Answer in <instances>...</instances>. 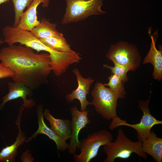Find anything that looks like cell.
<instances>
[{
	"mask_svg": "<svg viewBox=\"0 0 162 162\" xmlns=\"http://www.w3.org/2000/svg\"><path fill=\"white\" fill-rule=\"evenodd\" d=\"M33 50L14 44L0 51V61L12 72L13 81L23 83L32 90L46 82L52 71L49 54H36Z\"/></svg>",
	"mask_w": 162,
	"mask_h": 162,
	"instance_id": "6da1fadb",
	"label": "cell"
},
{
	"mask_svg": "<svg viewBox=\"0 0 162 162\" xmlns=\"http://www.w3.org/2000/svg\"><path fill=\"white\" fill-rule=\"evenodd\" d=\"M4 41L8 46L19 43L34 49L38 52L43 51L49 54L51 62L56 63L62 58L63 53L53 50L44 44L33 35L30 31L21 29L18 27L8 25L3 28Z\"/></svg>",
	"mask_w": 162,
	"mask_h": 162,
	"instance_id": "7a4b0ae2",
	"label": "cell"
},
{
	"mask_svg": "<svg viewBox=\"0 0 162 162\" xmlns=\"http://www.w3.org/2000/svg\"><path fill=\"white\" fill-rule=\"evenodd\" d=\"M104 151L106 157L104 162H113L117 158L126 159L132 153H135L145 160L147 155L142 151V142L132 141L128 138L121 128L118 130L117 138L104 146Z\"/></svg>",
	"mask_w": 162,
	"mask_h": 162,
	"instance_id": "3957f363",
	"label": "cell"
},
{
	"mask_svg": "<svg viewBox=\"0 0 162 162\" xmlns=\"http://www.w3.org/2000/svg\"><path fill=\"white\" fill-rule=\"evenodd\" d=\"M103 0H65V11L61 23L65 25L84 20L90 16L106 13L101 8Z\"/></svg>",
	"mask_w": 162,
	"mask_h": 162,
	"instance_id": "277c9868",
	"label": "cell"
},
{
	"mask_svg": "<svg viewBox=\"0 0 162 162\" xmlns=\"http://www.w3.org/2000/svg\"><path fill=\"white\" fill-rule=\"evenodd\" d=\"M91 102L96 111L103 118L110 121L118 117L116 108L118 98L109 87L100 82L95 85L92 92Z\"/></svg>",
	"mask_w": 162,
	"mask_h": 162,
	"instance_id": "5b68a950",
	"label": "cell"
},
{
	"mask_svg": "<svg viewBox=\"0 0 162 162\" xmlns=\"http://www.w3.org/2000/svg\"><path fill=\"white\" fill-rule=\"evenodd\" d=\"M150 98V95L147 100H141L139 101L138 108L143 112L142 116L139 123L135 124H129L118 116L112 120L109 129L112 130L121 126L131 128L136 131L138 141L142 142L150 134L151 129L154 125L162 124V121L157 119L151 113L149 107Z\"/></svg>",
	"mask_w": 162,
	"mask_h": 162,
	"instance_id": "8992f818",
	"label": "cell"
},
{
	"mask_svg": "<svg viewBox=\"0 0 162 162\" xmlns=\"http://www.w3.org/2000/svg\"><path fill=\"white\" fill-rule=\"evenodd\" d=\"M108 59L116 64L134 71L140 67L141 57L137 47L124 41L112 44L106 55Z\"/></svg>",
	"mask_w": 162,
	"mask_h": 162,
	"instance_id": "52a82bcc",
	"label": "cell"
},
{
	"mask_svg": "<svg viewBox=\"0 0 162 162\" xmlns=\"http://www.w3.org/2000/svg\"><path fill=\"white\" fill-rule=\"evenodd\" d=\"M113 136L109 131L102 130L89 134L80 141L79 154L73 155L76 162H89L97 155L100 148L112 141Z\"/></svg>",
	"mask_w": 162,
	"mask_h": 162,
	"instance_id": "ba28073f",
	"label": "cell"
},
{
	"mask_svg": "<svg viewBox=\"0 0 162 162\" xmlns=\"http://www.w3.org/2000/svg\"><path fill=\"white\" fill-rule=\"evenodd\" d=\"M70 111L72 117L71 131L70 142L68 145L69 152L73 155L80 149V142L79 140L78 135L82 129L86 127L90 122L88 117V111H79L75 106L71 107Z\"/></svg>",
	"mask_w": 162,
	"mask_h": 162,
	"instance_id": "9c48e42d",
	"label": "cell"
},
{
	"mask_svg": "<svg viewBox=\"0 0 162 162\" xmlns=\"http://www.w3.org/2000/svg\"><path fill=\"white\" fill-rule=\"evenodd\" d=\"M73 72L76 78L78 86L71 93L66 95V99L68 102H71L75 99H78L80 103V111H86L87 106L89 104L91 105V103L87 99V95L89 94L90 86L94 80L90 77L84 78L77 68L74 69Z\"/></svg>",
	"mask_w": 162,
	"mask_h": 162,
	"instance_id": "30bf717a",
	"label": "cell"
},
{
	"mask_svg": "<svg viewBox=\"0 0 162 162\" xmlns=\"http://www.w3.org/2000/svg\"><path fill=\"white\" fill-rule=\"evenodd\" d=\"M8 85L9 91L3 97L2 102L0 104V110L3 108L7 102L19 98L22 99L23 104L22 106L25 108H31L35 105V102L33 99H27L28 96H31L32 90L24 83L13 81L8 82Z\"/></svg>",
	"mask_w": 162,
	"mask_h": 162,
	"instance_id": "8fae6325",
	"label": "cell"
},
{
	"mask_svg": "<svg viewBox=\"0 0 162 162\" xmlns=\"http://www.w3.org/2000/svg\"><path fill=\"white\" fill-rule=\"evenodd\" d=\"M38 128L37 131L31 137L26 139V142L31 141L33 138H35L39 134H43L46 135L56 143L58 151L64 152L68 149L69 144L56 134L46 124L44 120L43 112V106L39 105L37 108Z\"/></svg>",
	"mask_w": 162,
	"mask_h": 162,
	"instance_id": "7c38bea8",
	"label": "cell"
},
{
	"mask_svg": "<svg viewBox=\"0 0 162 162\" xmlns=\"http://www.w3.org/2000/svg\"><path fill=\"white\" fill-rule=\"evenodd\" d=\"M49 3L50 0H33L27 10L20 16L17 27L22 30L30 31L40 22V21L38 20L37 15L38 6L42 4V7L46 8Z\"/></svg>",
	"mask_w": 162,
	"mask_h": 162,
	"instance_id": "4fadbf2b",
	"label": "cell"
},
{
	"mask_svg": "<svg viewBox=\"0 0 162 162\" xmlns=\"http://www.w3.org/2000/svg\"><path fill=\"white\" fill-rule=\"evenodd\" d=\"M148 33L151 40L150 48L143 64L151 63L154 67L152 73L154 79L161 81L162 79V50L161 48L158 50L155 46L157 32H156L154 36L151 35L149 32Z\"/></svg>",
	"mask_w": 162,
	"mask_h": 162,
	"instance_id": "5bb4252c",
	"label": "cell"
},
{
	"mask_svg": "<svg viewBox=\"0 0 162 162\" xmlns=\"http://www.w3.org/2000/svg\"><path fill=\"white\" fill-rule=\"evenodd\" d=\"M23 111L22 110L20 109L18 116L16 122V124L19 129V133L16 140L10 146H7L2 149L0 152V162H14L17 154V148L22 145L27 139L25 134L21 130L20 125L21 117Z\"/></svg>",
	"mask_w": 162,
	"mask_h": 162,
	"instance_id": "9a60e30c",
	"label": "cell"
},
{
	"mask_svg": "<svg viewBox=\"0 0 162 162\" xmlns=\"http://www.w3.org/2000/svg\"><path fill=\"white\" fill-rule=\"evenodd\" d=\"M44 116L49 122L50 128L58 136L66 141L70 139L71 131V121L67 119H57L46 109Z\"/></svg>",
	"mask_w": 162,
	"mask_h": 162,
	"instance_id": "2e32d148",
	"label": "cell"
},
{
	"mask_svg": "<svg viewBox=\"0 0 162 162\" xmlns=\"http://www.w3.org/2000/svg\"><path fill=\"white\" fill-rule=\"evenodd\" d=\"M143 151L152 156L157 162L162 160V138L158 137L153 131L142 142Z\"/></svg>",
	"mask_w": 162,
	"mask_h": 162,
	"instance_id": "e0dca14e",
	"label": "cell"
},
{
	"mask_svg": "<svg viewBox=\"0 0 162 162\" xmlns=\"http://www.w3.org/2000/svg\"><path fill=\"white\" fill-rule=\"evenodd\" d=\"M56 24L51 23L49 20L43 18L40 23L34 27L30 31L31 33L38 39L49 37H61L63 36L62 33L56 29Z\"/></svg>",
	"mask_w": 162,
	"mask_h": 162,
	"instance_id": "ac0fdd59",
	"label": "cell"
},
{
	"mask_svg": "<svg viewBox=\"0 0 162 162\" xmlns=\"http://www.w3.org/2000/svg\"><path fill=\"white\" fill-rule=\"evenodd\" d=\"M39 39L46 46L55 51L63 52H71L73 51L64 36L61 37H51Z\"/></svg>",
	"mask_w": 162,
	"mask_h": 162,
	"instance_id": "d6986e66",
	"label": "cell"
},
{
	"mask_svg": "<svg viewBox=\"0 0 162 162\" xmlns=\"http://www.w3.org/2000/svg\"><path fill=\"white\" fill-rule=\"evenodd\" d=\"M107 83L104 84L108 86L116 95L118 99H124L126 95L124 83L120 78L115 74H112L108 78Z\"/></svg>",
	"mask_w": 162,
	"mask_h": 162,
	"instance_id": "ffe728a7",
	"label": "cell"
},
{
	"mask_svg": "<svg viewBox=\"0 0 162 162\" xmlns=\"http://www.w3.org/2000/svg\"><path fill=\"white\" fill-rule=\"evenodd\" d=\"M14 7L15 19L13 26L17 27L19 24L20 16L25 8L28 7L33 0H12Z\"/></svg>",
	"mask_w": 162,
	"mask_h": 162,
	"instance_id": "44dd1931",
	"label": "cell"
},
{
	"mask_svg": "<svg viewBox=\"0 0 162 162\" xmlns=\"http://www.w3.org/2000/svg\"><path fill=\"white\" fill-rule=\"evenodd\" d=\"M114 64L113 67L107 64H104L103 66L107 69H110L112 74L119 77L124 83L127 82L129 79L127 74L129 70L123 66L116 64Z\"/></svg>",
	"mask_w": 162,
	"mask_h": 162,
	"instance_id": "7402d4cb",
	"label": "cell"
},
{
	"mask_svg": "<svg viewBox=\"0 0 162 162\" xmlns=\"http://www.w3.org/2000/svg\"><path fill=\"white\" fill-rule=\"evenodd\" d=\"M13 74L10 69L4 63H0V79L11 77Z\"/></svg>",
	"mask_w": 162,
	"mask_h": 162,
	"instance_id": "603a6c76",
	"label": "cell"
},
{
	"mask_svg": "<svg viewBox=\"0 0 162 162\" xmlns=\"http://www.w3.org/2000/svg\"><path fill=\"white\" fill-rule=\"evenodd\" d=\"M20 159L22 162H33L34 159L28 150L24 152L20 157Z\"/></svg>",
	"mask_w": 162,
	"mask_h": 162,
	"instance_id": "cb8c5ba5",
	"label": "cell"
},
{
	"mask_svg": "<svg viewBox=\"0 0 162 162\" xmlns=\"http://www.w3.org/2000/svg\"><path fill=\"white\" fill-rule=\"evenodd\" d=\"M9 0H0V5L2 4L9 2Z\"/></svg>",
	"mask_w": 162,
	"mask_h": 162,
	"instance_id": "d4e9b609",
	"label": "cell"
},
{
	"mask_svg": "<svg viewBox=\"0 0 162 162\" xmlns=\"http://www.w3.org/2000/svg\"><path fill=\"white\" fill-rule=\"evenodd\" d=\"M4 43V40L2 39L0 40V45L2 44L3 43Z\"/></svg>",
	"mask_w": 162,
	"mask_h": 162,
	"instance_id": "484cf974",
	"label": "cell"
}]
</instances>
